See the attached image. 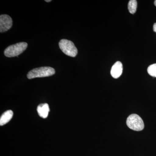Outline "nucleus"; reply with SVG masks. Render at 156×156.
<instances>
[{
	"label": "nucleus",
	"mask_w": 156,
	"mask_h": 156,
	"mask_svg": "<svg viewBox=\"0 0 156 156\" xmlns=\"http://www.w3.org/2000/svg\"><path fill=\"white\" fill-rule=\"evenodd\" d=\"M37 111L40 117L44 119L48 117V114L50 112L49 105L47 103L42 104L37 107Z\"/></svg>",
	"instance_id": "7"
},
{
	"label": "nucleus",
	"mask_w": 156,
	"mask_h": 156,
	"mask_svg": "<svg viewBox=\"0 0 156 156\" xmlns=\"http://www.w3.org/2000/svg\"><path fill=\"white\" fill-rule=\"evenodd\" d=\"M123 72V66L122 62H117L112 66L111 70V74L115 79L119 77Z\"/></svg>",
	"instance_id": "6"
},
{
	"label": "nucleus",
	"mask_w": 156,
	"mask_h": 156,
	"mask_svg": "<svg viewBox=\"0 0 156 156\" xmlns=\"http://www.w3.org/2000/svg\"><path fill=\"white\" fill-rule=\"evenodd\" d=\"M154 4L155 6H156V0L154 1Z\"/></svg>",
	"instance_id": "13"
},
{
	"label": "nucleus",
	"mask_w": 156,
	"mask_h": 156,
	"mask_svg": "<svg viewBox=\"0 0 156 156\" xmlns=\"http://www.w3.org/2000/svg\"><path fill=\"white\" fill-rule=\"evenodd\" d=\"M28 44L26 42H20L11 45L6 48L4 51L5 56L8 57L17 56L25 51Z\"/></svg>",
	"instance_id": "2"
},
{
	"label": "nucleus",
	"mask_w": 156,
	"mask_h": 156,
	"mask_svg": "<svg viewBox=\"0 0 156 156\" xmlns=\"http://www.w3.org/2000/svg\"><path fill=\"white\" fill-rule=\"evenodd\" d=\"M126 124L128 128L135 131H140L144 127L143 121L138 115L132 114L127 119Z\"/></svg>",
	"instance_id": "4"
},
{
	"label": "nucleus",
	"mask_w": 156,
	"mask_h": 156,
	"mask_svg": "<svg viewBox=\"0 0 156 156\" xmlns=\"http://www.w3.org/2000/svg\"><path fill=\"white\" fill-rule=\"evenodd\" d=\"M45 2H51V0H48V1H47V0H46V1H45Z\"/></svg>",
	"instance_id": "12"
},
{
	"label": "nucleus",
	"mask_w": 156,
	"mask_h": 156,
	"mask_svg": "<svg viewBox=\"0 0 156 156\" xmlns=\"http://www.w3.org/2000/svg\"><path fill=\"white\" fill-rule=\"evenodd\" d=\"M13 21L12 18L7 14H2L0 16V32H5L12 27Z\"/></svg>",
	"instance_id": "5"
},
{
	"label": "nucleus",
	"mask_w": 156,
	"mask_h": 156,
	"mask_svg": "<svg viewBox=\"0 0 156 156\" xmlns=\"http://www.w3.org/2000/svg\"><path fill=\"white\" fill-rule=\"evenodd\" d=\"M147 72L151 76L156 77V63L151 65L148 67Z\"/></svg>",
	"instance_id": "10"
},
{
	"label": "nucleus",
	"mask_w": 156,
	"mask_h": 156,
	"mask_svg": "<svg viewBox=\"0 0 156 156\" xmlns=\"http://www.w3.org/2000/svg\"><path fill=\"white\" fill-rule=\"evenodd\" d=\"M13 116V112L11 110H8L4 112L1 116L0 119V125L3 126L9 122Z\"/></svg>",
	"instance_id": "8"
},
{
	"label": "nucleus",
	"mask_w": 156,
	"mask_h": 156,
	"mask_svg": "<svg viewBox=\"0 0 156 156\" xmlns=\"http://www.w3.org/2000/svg\"><path fill=\"white\" fill-rule=\"evenodd\" d=\"M137 1L136 0H131L128 4V9L131 14H134L136 12L137 9Z\"/></svg>",
	"instance_id": "9"
},
{
	"label": "nucleus",
	"mask_w": 156,
	"mask_h": 156,
	"mask_svg": "<svg viewBox=\"0 0 156 156\" xmlns=\"http://www.w3.org/2000/svg\"><path fill=\"white\" fill-rule=\"evenodd\" d=\"M58 45L62 52L67 56L74 57L77 54V49L71 41L62 39L59 41Z\"/></svg>",
	"instance_id": "3"
},
{
	"label": "nucleus",
	"mask_w": 156,
	"mask_h": 156,
	"mask_svg": "<svg viewBox=\"0 0 156 156\" xmlns=\"http://www.w3.org/2000/svg\"><path fill=\"white\" fill-rule=\"evenodd\" d=\"M153 30L154 32H156V23L154 24Z\"/></svg>",
	"instance_id": "11"
},
{
	"label": "nucleus",
	"mask_w": 156,
	"mask_h": 156,
	"mask_svg": "<svg viewBox=\"0 0 156 156\" xmlns=\"http://www.w3.org/2000/svg\"><path fill=\"white\" fill-rule=\"evenodd\" d=\"M55 73V70L53 68L45 66L31 70L27 74V77L29 79L53 76Z\"/></svg>",
	"instance_id": "1"
}]
</instances>
